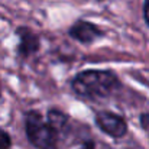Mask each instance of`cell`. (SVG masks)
I'll use <instances>...</instances> for the list:
<instances>
[{
	"instance_id": "2",
	"label": "cell",
	"mask_w": 149,
	"mask_h": 149,
	"mask_svg": "<svg viewBox=\"0 0 149 149\" xmlns=\"http://www.w3.org/2000/svg\"><path fill=\"white\" fill-rule=\"evenodd\" d=\"M26 138L36 149H58L59 132L44 120L38 110H29L25 114Z\"/></svg>"
},
{
	"instance_id": "4",
	"label": "cell",
	"mask_w": 149,
	"mask_h": 149,
	"mask_svg": "<svg viewBox=\"0 0 149 149\" xmlns=\"http://www.w3.org/2000/svg\"><path fill=\"white\" fill-rule=\"evenodd\" d=\"M68 35L78 41L80 44H84V45H91L94 44L96 41H99L100 38H103L106 33L104 31L97 26L96 23L93 22H88V20H84V19H78L68 31Z\"/></svg>"
},
{
	"instance_id": "10",
	"label": "cell",
	"mask_w": 149,
	"mask_h": 149,
	"mask_svg": "<svg viewBox=\"0 0 149 149\" xmlns=\"http://www.w3.org/2000/svg\"><path fill=\"white\" fill-rule=\"evenodd\" d=\"M80 149H96V145H94L93 141H87V142H84V143L81 145Z\"/></svg>"
},
{
	"instance_id": "1",
	"label": "cell",
	"mask_w": 149,
	"mask_h": 149,
	"mask_svg": "<svg viewBox=\"0 0 149 149\" xmlns=\"http://www.w3.org/2000/svg\"><path fill=\"white\" fill-rule=\"evenodd\" d=\"M120 87L119 77L110 70H84L75 74L71 81L72 91L87 100L110 97Z\"/></svg>"
},
{
	"instance_id": "7",
	"label": "cell",
	"mask_w": 149,
	"mask_h": 149,
	"mask_svg": "<svg viewBox=\"0 0 149 149\" xmlns=\"http://www.w3.org/2000/svg\"><path fill=\"white\" fill-rule=\"evenodd\" d=\"M12 145V139L9 133L3 129H0V149H9Z\"/></svg>"
},
{
	"instance_id": "3",
	"label": "cell",
	"mask_w": 149,
	"mask_h": 149,
	"mask_svg": "<svg viewBox=\"0 0 149 149\" xmlns=\"http://www.w3.org/2000/svg\"><path fill=\"white\" fill-rule=\"evenodd\" d=\"M94 120H96V125L99 126V129L101 132H104L106 135H109V136H111L114 139L123 138L127 133L126 120L122 116L116 114V113H111V111H107V110H101V111L96 113Z\"/></svg>"
},
{
	"instance_id": "6",
	"label": "cell",
	"mask_w": 149,
	"mask_h": 149,
	"mask_svg": "<svg viewBox=\"0 0 149 149\" xmlns=\"http://www.w3.org/2000/svg\"><path fill=\"white\" fill-rule=\"evenodd\" d=\"M47 120L49 122V125L52 127H55L59 132V135H64L67 132V129L70 127L68 116L64 111L58 110V109H51L48 111V114H47Z\"/></svg>"
},
{
	"instance_id": "11",
	"label": "cell",
	"mask_w": 149,
	"mask_h": 149,
	"mask_svg": "<svg viewBox=\"0 0 149 149\" xmlns=\"http://www.w3.org/2000/svg\"><path fill=\"white\" fill-rule=\"evenodd\" d=\"M0 96H1V91H0Z\"/></svg>"
},
{
	"instance_id": "8",
	"label": "cell",
	"mask_w": 149,
	"mask_h": 149,
	"mask_svg": "<svg viewBox=\"0 0 149 149\" xmlns=\"http://www.w3.org/2000/svg\"><path fill=\"white\" fill-rule=\"evenodd\" d=\"M139 120H141V126L145 130H149V113H142Z\"/></svg>"
},
{
	"instance_id": "5",
	"label": "cell",
	"mask_w": 149,
	"mask_h": 149,
	"mask_svg": "<svg viewBox=\"0 0 149 149\" xmlns=\"http://www.w3.org/2000/svg\"><path fill=\"white\" fill-rule=\"evenodd\" d=\"M16 35L19 38V44L16 52L22 58H28L33 54H36L41 48V39L39 35L35 33L31 28L28 26H19L16 29Z\"/></svg>"
},
{
	"instance_id": "9",
	"label": "cell",
	"mask_w": 149,
	"mask_h": 149,
	"mask_svg": "<svg viewBox=\"0 0 149 149\" xmlns=\"http://www.w3.org/2000/svg\"><path fill=\"white\" fill-rule=\"evenodd\" d=\"M143 17L146 25L149 26V0H143Z\"/></svg>"
}]
</instances>
